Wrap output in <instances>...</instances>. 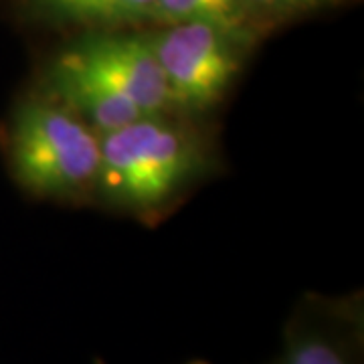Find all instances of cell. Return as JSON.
Segmentation results:
<instances>
[{"label": "cell", "instance_id": "4", "mask_svg": "<svg viewBox=\"0 0 364 364\" xmlns=\"http://www.w3.org/2000/svg\"><path fill=\"white\" fill-rule=\"evenodd\" d=\"M65 53L109 87L126 95L146 116H162L170 93L148 35L93 33Z\"/></svg>", "mask_w": 364, "mask_h": 364}, {"label": "cell", "instance_id": "6", "mask_svg": "<svg viewBox=\"0 0 364 364\" xmlns=\"http://www.w3.org/2000/svg\"><path fill=\"white\" fill-rule=\"evenodd\" d=\"M28 6L57 23L114 28L152 21L156 0H26Z\"/></svg>", "mask_w": 364, "mask_h": 364}, {"label": "cell", "instance_id": "2", "mask_svg": "<svg viewBox=\"0 0 364 364\" xmlns=\"http://www.w3.org/2000/svg\"><path fill=\"white\" fill-rule=\"evenodd\" d=\"M95 186L112 203L148 213L166 205L195 174V142L160 116H144L100 136Z\"/></svg>", "mask_w": 364, "mask_h": 364}, {"label": "cell", "instance_id": "8", "mask_svg": "<svg viewBox=\"0 0 364 364\" xmlns=\"http://www.w3.org/2000/svg\"><path fill=\"white\" fill-rule=\"evenodd\" d=\"M282 364H350L336 344L324 336L304 334L287 346Z\"/></svg>", "mask_w": 364, "mask_h": 364}, {"label": "cell", "instance_id": "3", "mask_svg": "<svg viewBox=\"0 0 364 364\" xmlns=\"http://www.w3.org/2000/svg\"><path fill=\"white\" fill-rule=\"evenodd\" d=\"M168 85L170 104L210 109L231 87L241 67L235 28L215 23H178L148 35Z\"/></svg>", "mask_w": 364, "mask_h": 364}, {"label": "cell", "instance_id": "5", "mask_svg": "<svg viewBox=\"0 0 364 364\" xmlns=\"http://www.w3.org/2000/svg\"><path fill=\"white\" fill-rule=\"evenodd\" d=\"M49 85L55 100L77 114L100 136L146 116L126 95L79 65L65 51L49 69Z\"/></svg>", "mask_w": 364, "mask_h": 364}, {"label": "cell", "instance_id": "9", "mask_svg": "<svg viewBox=\"0 0 364 364\" xmlns=\"http://www.w3.org/2000/svg\"><path fill=\"white\" fill-rule=\"evenodd\" d=\"M249 2H255L267 9H308V6L322 4L326 0H249Z\"/></svg>", "mask_w": 364, "mask_h": 364}, {"label": "cell", "instance_id": "7", "mask_svg": "<svg viewBox=\"0 0 364 364\" xmlns=\"http://www.w3.org/2000/svg\"><path fill=\"white\" fill-rule=\"evenodd\" d=\"M245 0H156L152 21L164 25L178 23H215L235 28Z\"/></svg>", "mask_w": 364, "mask_h": 364}, {"label": "cell", "instance_id": "1", "mask_svg": "<svg viewBox=\"0 0 364 364\" xmlns=\"http://www.w3.org/2000/svg\"><path fill=\"white\" fill-rule=\"evenodd\" d=\"M4 152L14 181L33 195L77 196L97 182L100 134L45 95H31L14 107Z\"/></svg>", "mask_w": 364, "mask_h": 364}]
</instances>
